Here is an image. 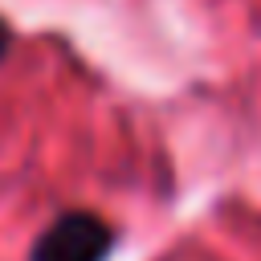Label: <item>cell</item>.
Wrapping results in <instances>:
<instances>
[{"label": "cell", "mask_w": 261, "mask_h": 261, "mask_svg": "<svg viewBox=\"0 0 261 261\" xmlns=\"http://www.w3.org/2000/svg\"><path fill=\"white\" fill-rule=\"evenodd\" d=\"M114 228L86 208H69L41 228L29 249V261H106L114 253Z\"/></svg>", "instance_id": "6da1fadb"}, {"label": "cell", "mask_w": 261, "mask_h": 261, "mask_svg": "<svg viewBox=\"0 0 261 261\" xmlns=\"http://www.w3.org/2000/svg\"><path fill=\"white\" fill-rule=\"evenodd\" d=\"M8 49H12V33H8L4 24H0V61L8 57Z\"/></svg>", "instance_id": "7a4b0ae2"}]
</instances>
